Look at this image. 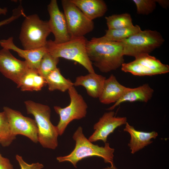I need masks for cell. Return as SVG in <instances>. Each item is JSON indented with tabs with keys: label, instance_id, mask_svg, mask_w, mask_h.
I'll return each mask as SVG.
<instances>
[{
	"label": "cell",
	"instance_id": "obj_7",
	"mask_svg": "<svg viewBox=\"0 0 169 169\" xmlns=\"http://www.w3.org/2000/svg\"><path fill=\"white\" fill-rule=\"evenodd\" d=\"M70 98V103L66 107L54 106L56 112L60 116L57 126L59 135L64 133L68 125L72 120H79L85 117L88 106L82 95L79 94L74 86L68 90Z\"/></svg>",
	"mask_w": 169,
	"mask_h": 169
},
{
	"label": "cell",
	"instance_id": "obj_21",
	"mask_svg": "<svg viewBox=\"0 0 169 169\" xmlns=\"http://www.w3.org/2000/svg\"><path fill=\"white\" fill-rule=\"evenodd\" d=\"M135 60L155 72L156 74L168 73L169 66L163 64L154 56L148 54L139 55L135 57Z\"/></svg>",
	"mask_w": 169,
	"mask_h": 169
},
{
	"label": "cell",
	"instance_id": "obj_8",
	"mask_svg": "<svg viewBox=\"0 0 169 169\" xmlns=\"http://www.w3.org/2000/svg\"><path fill=\"white\" fill-rule=\"evenodd\" d=\"M68 30L70 38L84 37L94 28L93 21L87 18L70 0H62Z\"/></svg>",
	"mask_w": 169,
	"mask_h": 169
},
{
	"label": "cell",
	"instance_id": "obj_11",
	"mask_svg": "<svg viewBox=\"0 0 169 169\" xmlns=\"http://www.w3.org/2000/svg\"><path fill=\"white\" fill-rule=\"evenodd\" d=\"M50 18L48 21L51 33L54 37V42L59 44L69 40L66 19L64 14L59 10L57 0H51L47 7Z\"/></svg>",
	"mask_w": 169,
	"mask_h": 169
},
{
	"label": "cell",
	"instance_id": "obj_9",
	"mask_svg": "<svg viewBox=\"0 0 169 169\" xmlns=\"http://www.w3.org/2000/svg\"><path fill=\"white\" fill-rule=\"evenodd\" d=\"M9 122L11 132L16 136L18 135L24 136L33 142L38 140V128L35 120L23 116L19 111L8 107H4Z\"/></svg>",
	"mask_w": 169,
	"mask_h": 169
},
{
	"label": "cell",
	"instance_id": "obj_2",
	"mask_svg": "<svg viewBox=\"0 0 169 169\" xmlns=\"http://www.w3.org/2000/svg\"><path fill=\"white\" fill-rule=\"evenodd\" d=\"M73 138L76 142L74 149L67 156L57 157L56 159L59 162L69 161L76 168L79 161L88 157L97 156L102 158L106 163H114L115 149L110 147L109 143H105L104 147L93 144L85 137L81 126L74 133Z\"/></svg>",
	"mask_w": 169,
	"mask_h": 169
},
{
	"label": "cell",
	"instance_id": "obj_28",
	"mask_svg": "<svg viewBox=\"0 0 169 169\" xmlns=\"http://www.w3.org/2000/svg\"><path fill=\"white\" fill-rule=\"evenodd\" d=\"M16 159L18 162L21 169H42L44 165L39 162L28 164L25 162L22 156L18 155H16Z\"/></svg>",
	"mask_w": 169,
	"mask_h": 169
},
{
	"label": "cell",
	"instance_id": "obj_17",
	"mask_svg": "<svg viewBox=\"0 0 169 169\" xmlns=\"http://www.w3.org/2000/svg\"><path fill=\"white\" fill-rule=\"evenodd\" d=\"M153 92V90L147 84L134 88H129L119 100L108 110H112L117 106L125 102H147L151 99Z\"/></svg>",
	"mask_w": 169,
	"mask_h": 169
},
{
	"label": "cell",
	"instance_id": "obj_4",
	"mask_svg": "<svg viewBox=\"0 0 169 169\" xmlns=\"http://www.w3.org/2000/svg\"><path fill=\"white\" fill-rule=\"evenodd\" d=\"M87 41L84 37L70 38L59 44L49 40H47L45 47L47 52L53 56L74 61L82 65L89 73H94L92 64L87 53Z\"/></svg>",
	"mask_w": 169,
	"mask_h": 169
},
{
	"label": "cell",
	"instance_id": "obj_13",
	"mask_svg": "<svg viewBox=\"0 0 169 169\" xmlns=\"http://www.w3.org/2000/svg\"><path fill=\"white\" fill-rule=\"evenodd\" d=\"M11 37L7 39L0 40V45L3 48L12 50L20 57L25 59L30 69L38 72L40 61L47 50L45 47L33 49H22L16 46Z\"/></svg>",
	"mask_w": 169,
	"mask_h": 169
},
{
	"label": "cell",
	"instance_id": "obj_12",
	"mask_svg": "<svg viewBox=\"0 0 169 169\" xmlns=\"http://www.w3.org/2000/svg\"><path fill=\"white\" fill-rule=\"evenodd\" d=\"M115 112L110 111L105 113L99 121L94 126L95 131L88 140L91 142L98 141L106 142L109 135L113 132L118 127L125 124L127 118L125 117H116Z\"/></svg>",
	"mask_w": 169,
	"mask_h": 169
},
{
	"label": "cell",
	"instance_id": "obj_33",
	"mask_svg": "<svg viewBox=\"0 0 169 169\" xmlns=\"http://www.w3.org/2000/svg\"><path fill=\"white\" fill-rule=\"evenodd\" d=\"M103 169H117L115 167L114 164H111V166L110 167H108L106 168H104Z\"/></svg>",
	"mask_w": 169,
	"mask_h": 169
},
{
	"label": "cell",
	"instance_id": "obj_31",
	"mask_svg": "<svg viewBox=\"0 0 169 169\" xmlns=\"http://www.w3.org/2000/svg\"><path fill=\"white\" fill-rule=\"evenodd\" d=\"M156 3H158L162 8L167 9L169 5L168 0H156Z\"/></svg>",
	"mask_w": 169,
	"mask_h": 169
},
{
	"label": "cell",
	"instance_id": "obj_23",
	"mask_svg": "<svg viewBox=\"0 0 169 169\" xmlns=\"http://www.w3.org/2000/svg\"><path fill=\"white\" fill-rule=\"evenodd\" d=\"M108 29H116L133 25L131 15L128 13L115 14L105 17Z\"/></svg>",
	"mask_w": 169,
	"mask_h": 169
},
{
	"label": "cell",
	"instance_id": "obj_16",
	"mask_svg": "<svg viewBox=\"0 0 169 169\" xmlns=\"http://www.w3.org/2000/svg\"><path fill=\"white\" fill-rule=\"evenodd\" d=\"M105 77L95 73L76 77L74 86H82L88 94L94 98H99L101 92Z\"/></svg>",
	"mask_w": 169,
	"mask_h": 169
},
{
	"label": "cell",
	"instance_id": "obj_19",
	"mask_svg": "<svg viewBox=\"0 0 169 169\" xmlns=\"http://www.w3.org/2000/svg\"><path fill=\"white\" fill-rule=\"evenodd\" d=\"M46 84L45 79L30 69L22 78L17 86L23 91H39Z\"/></svg>",
	"mask_w": 169,
	"mask_h": 169
},
{
	"label": "cell",
	"instance_id": "obj_5",
	"mask_svg": "<svg viewBox=\"0 0 169 169\" xmlns=\"http://www.w3.org/2000/svg\"><path fill=\"white\" fill-rule=\"evenodd\" d=\"M19 38L25 49L45 47L47 38L51 33L48 21L41 19L36 14L24 16Z\"/></svg>",
	"mask_w": 169,
	"mask_h": 169
},
{
	"label": "cell",
	"instance_id": "obj_22",
	"mask_svg": "<svg viewBox=\"0 0 169 169\" xmlns=\"http://www.w3.org/2000/svg\"><path fill=\"white\" fill-rule=\"evenodd\" d=\"M137 25L116 29H108L103 37L107 40L119 42L126 39L141 30Z\"/></svg>",
	"mask_w": 169,
	"mask_h": 169
},
{
	"label": "cell",
	"instance_id": "obj_15",
	"mask_svg": "<svg viewBox=\"0 0 169 169\" xmlns=\"http://www.w3.org/2000/svg\"><path fill=\"white\" fill-rule=\"evenodd\" d=\"M124 131L128 132L131 138L128 146L133 154L152 142V139H155L158 136L155 131L146 132L136 130L133 126L127 122Z\"/></svg>",
	"mask_w": 169,
	"mask_h": 169
},
{
	"label": "cell",
	"instance_id": "obj_10",
	"mask_svg": "<svg viewBox=\"0 0 169 169\" xmlns=\"http://www.w3.org/2000/svg\"><path fill=\"white\" fill-rule=\"evenodd\" d=\"M30 69L27 62L15 58L9 50H0V72L5 77L19 85L24 74Z\"/></svg>",
	"mask_w": 169,
	"mask_h": 169
},
{
	"label": "cell",
	"instance_id": "obj_3",
	"mask_svg": "<svg viewBox=\"0 0 169 169\" xmlns=\"http://www.w3.org/2000/svg\"><path fill=\"white\" fill-rule=\"evenodd\" d=\"M24 103L27 113L34 117L38 128V141L44 148L55 149L58 146L59 134L57 126L50 121V107L30 100Z\"/></svg>",
	"mask_w": 169,
	"mask_h": 169
},
{
	"label": "cell",
	"instance_id": "obj_32",
	"mask_svg": "<svg viewBox=\"0 0 169 169\" xmlns=\"http://www.w3.org/2000/svg\"><path fill=\"white\" fill-rule=\"evenodd\" d=\"M7 12L8 10L6 8H0V15L2 14L6 15Z\"/></svg>",
	"mask_w": 169,
	"mask_h": 169
},
{
	"label": "cell",
	"instance_id": "obj_25",
	"mask_svg": "<svg viewBox=\"0 0 169 169\" xmlns=\"http://www.w3.org/2000/svg\"><path fill=\"white\" fill-rule=\"evenodd\" d=\"M59 60V58L53 56L47 52L40 61L38 73L45 78L50 73L57 68Z\"/></svg>",
	"mask_w": 169,
	"mask_h": 169
},
{
	"label": "cell",
	"instance_id": "obj_24",
	"mask_svg": "<svg viewBox=\"0 0 169 169\" xmlns=\"http://www.w3.org/2000/svg\"><path fill=\"white\" fill-rule=\"evenodd\" d=\"M16 138L11 132L5 112H0V144L3 147L8 146Z\"/></svg>",
	"mask_w": 169,
	"mask_h": 169
},
{
	"label": "cell",
	"instance_id": "obj_29",
	"mask_svg": "<svg viewBox=\"0 0 169 169\" xmlns=\"http://www.w3.org/2000/svg\"><path fill=\"white\" fill-rule=\"evenodd\" d=\"M13 12V15L10 17L0 21V27L9 24L16 20L21 16H24L25 15L23 8L20 6H18V8L14 9Z\"/></svg>",
	"mask_w": 169,
	"mask_h": 169
},
{
	"label": "cell",
	"instance_id": "obj_26",
	"mask_svg": "<svg viewBox=\"0 0 169 169\" xmlns=\"http://www.w3.org/2000/svg\"><path fill=\"white\" fill-rule=\"evenodd\" d=\"M121 67L122 71L130 73L135 75L144 76L157 75L154 71L135 60L128 63H124Z\"/></svg>",
	"mask_w": 169,
	"mask_h": 169
},
{
	"label": "cell",
	"instance_id": "obj_27",
	"mask_svg": "<svg viewBox=\"0 0 169 169\" xmlns=\"http://www.w3.org/2000/svg\"><path fill=\"white\" fill-rule=\"evenodd\" d=\"M138 14L147 15L153 12L156 7V0H133Z\"/></svg>",
	"mask_w": 169,
	"mask_h": 169
},
{
	"label": "cell",
	"instance_id": "obj_14",
	"mask_svg": "<svg viewBox=\"0 0 169 169\" xmlns=\"http://www.w3.org/2000/svg\"><path fill=\"white\" fill-rule=\"evenodd\" d=\"M128 88L120 84L116 77L111 74L105 81L99 97V101L105 104L115 103Z\"/></svg>",
	"mask_w": 169,
	"mask_h": 169
},
{
	"label": "cell",
	"instance_id": "obj_1",
	"mask_svg": "<svg viewBox=\"0 0 169 169\" xmlns=\"http://www.w3.org/2000/svg\"><path fill=\"white\" fill-rule=\"evenodd\" d=\"M86 50L91 61L103 73L121 67L124 63L123 47L120 42L109 40L103 36L87 41Z\"/></svg>",
	"mask_w": 169,
	"mask_h": 169
},
{
	"label": "cell",
	"instance_id": "obj_34",
	"mask_svg": "<svg viewBox=\"0 0 169 169\" xmlns=\"http://www.w3.org/2000/svg\"></svg>",
	"mask_w": 169,
	"mask_h": 169
},
{
	"label": "cell",
	"instance_id": "obj_6",
	"mask_svg": "<svg viewBox=\"0 0 169 169\" xmlns=\"http://www.w3.org/2000/svg\"><path fill=\"white\" fill-rule=\"evenodd\" d=\"M165 40L156 30H141L120 42L123 47L124 55L134 57L148 54L161 47Z\"/></svg>",
	"mask_w": 169,
	"mask_h": 169
},
{
	"label": "cell",
	"instance_id": "obj_30",
	"mask_svg": "<svg viewBox=\"0 0 169 169\" xmlns=\"http://www.w3.org/2000/svg\"><path fill=\"white\" fill-rule=\"evenodd\" d=\"M0 169H14L9 159L3 157L0 154Z\"/></svg>",
	"mask_w": 169,
	"mask_h": 169
},
{
	"label": "cell",
	"instance_id": "obj_20",
	"mask_svg": "<svg viewBox=\"0 0 169 169\" xmlns=\"http://www.w3.org/2000/svg\"><path fill=\"white\" fill-rule=\"evenodd\" d=\"M48 89L50 91L58 90L64 92L72 86L74 83L69 79L65 78L61 74L59 68H56L45 78Z\"/></svg>",
	"mask_w": 169,
	"mask_h": 169
},
{
	"label": "cell",
	"instance_id": "obj_18",
	"mask_svg": "<svg viewBox=\"0 0 169 169\" xmlns=\"http://www.w3.org/2000/svg\"><path fill=\"white\" fill-rule=\"evenodd\" d=\"M89 19L93 20L103 16L107 6L102 0H70Z\"/></svg>",
	"mask_w": 169,
	"mask_h": 169
}]
</instances>
